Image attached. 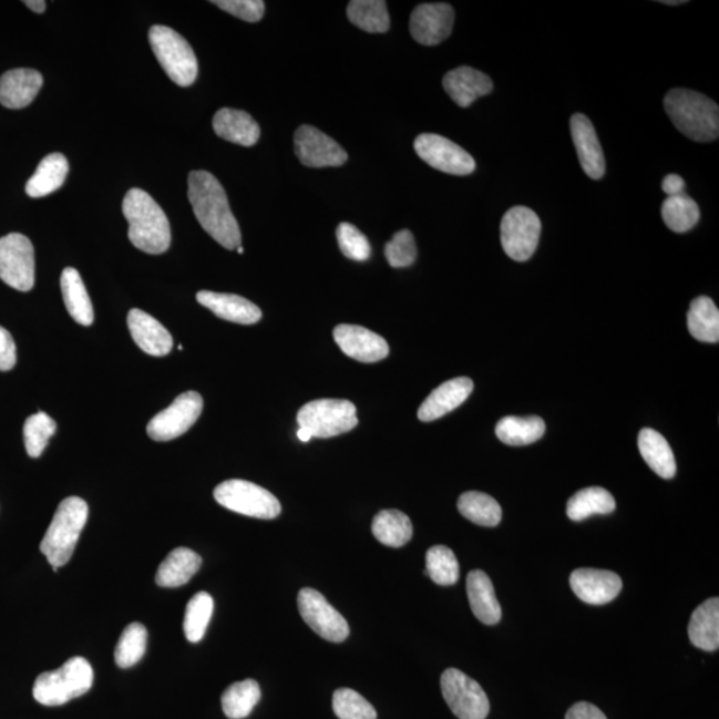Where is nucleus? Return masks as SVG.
Here are the masks:
<instances>
[{"instance_id": "25", "label": "nucleus", "mask_w": 719, "mask_h": 719, "mask_svg": "<svg viewBox=\"0 0 719 719\" xmlns=\"http://www.w3.org/2000/svg\"><path fill=\"white\" fill-rule=\"evenodd\" d=\"M466 593L473 615L485 625H496L503 610L490 576L483 571H472L466 577Z\"/></svg>"}, {"instance_id": "10", "label": "nucleus", "mask_w": 719, "mask_h": 719, "mask_svg": "<svg viewBox=\"0 0 719 719\" xmlns=\"http://www.w3.org/2000/svg\"><path fill=\"white\" fill-rule=\"evenodd\" d=\"M501 244L505 254L514 261L530 260L536 253L541 220L534 210L527 207H513L503 217L500 226Z\"/></svg>"}, {"instance_id": "14", "label": "nucleus", "mask_w": 719, "mask_h": 719, "mask_svg": "<svg viewBox=\"0 0 719 719\" xmlns=\"http://www.w3.org/2000/svg\"><path fill=\"white\" fill-rule=\"evenodd\" d=\"M298 605L302 619L311 626L316 635L329 643L346 641L349 636L348 623L321 593L311 588L301 589Z\"/></svg>"}, {"instance_id": "3", "label": "nucleus", "mask_w": 719, "mask_h": 719, "mask_svg": "<svg viewBox=\"0 0 719 719\" xmlns=\"http://www.w3.org/2000/svg\"><path fill=\"white\" fill-rule=\"evenodd\" d=\"M666 114L686 137L698 143L716 141L719 135V109L697 91L675 89L664 101Z\"/></svg>"}, {"instance_id": "6", "label": "nucleus", "mask_w": 719, "mask_h": 719, "mask_svg": "<svg viewBox=\"0 0 719 719\" xmlns=\"http://www.w3.org/2000/svg\"><path fill=\"white\" fill-rule=\"evenodd\" d=\"M148 37L151 48L171 81L181 88L194 84L199 65H197L195 52L186 39L166 25H154L151 28Z\"/></svg>"}, {"instance_id": "30", "label": "nucleus", "mask_w": 719, "mask_h": 719, "mask_svg": "<svg viewBox=\"0 0 719 719\" xmlns=\"http://www.w3.org/2000/svg\"><path fill=\"white\" fill-rule=\"evenodd\" d=\"M65 308L79 325L89 327L94 322V308L84 287L81 274L75 268H65L61 277Z\"/></svg>"}, {"instance_id": "42", "label": "nucleus", "mask_w": 719, "mask_h": 719, "mask_svg": "<svg viewBox=\"0 0 719 719\" xmlns=\"http://www.w3.org/2000/svg\"><path fill=\"white\" fill-rule=\"evenodd\" d=\"M147 637L146 626L138 623L130 624L123 630L115 649V662L119 668L129 669L141 661L146 653Z\"/></svg>"}, {"instance_id": "50", "label": "nucleus", "mask_w": 719, "mask_h": 719, "mask_svg": "<svg viewBox=\"0 0 719 719\" xmlns=\"http://www.w3.org/2000/svg\"><path fill=\"white\" fill-rule=\"evenodd\" d=\"M664 193L668 196L682 195L685 191V182L681 176L670 174L665 177L662 182Z\"/></svg>"}, {"instance_id": "22", "label": "nucleus", "mask_w": 719, "mask_h": 719, "mask_svg": "<svg viewBox=\"0 0 719 719\" xmlns=\"http://www.w3.org/2000/svg\"><path fill=\"white\" fill-rule=\"evenodd\" d=\"M473 381L468 378H458L444 382L428 396L419 409V419L431 422L443 418L454 411L470 398L473 391Z\"/></svg>"}, {"instance_id": "48", "label": "nucleus", "mask_w": 719, "mask_h": 719, "mask_svg": "<svg viewBox=\"0 0 719 719\" xmlns=\"http://www.w3.org/2000/svg\"><path fill=\"white\" fill-rule=\"evenodd\" d=\"M17 364V346L8 329L0 327V371H11Z\"/></svg>"}, {"instance_id": "27", "label": "nucleus", "mask_w": 719, "mask_h": 719, "mask_svg": "<svg viewBox=\"0 0 719 719\" xmlns=\"http://www.w3.org/2000/svg\"><path fill=\"white\" fill-rule=\"evenodd\" d=\"M202 557L188 547H176L168 554L156 573V584L162 588H179L201 569Z\"/></svg>"}, {"instance_id": "46", "label": "nucleus", "mask_w": 719, "mask_h": 719, "mask_svg": "<svg viewBox=\"0 0 719 719\" xmlns=\"http://www.w3.org/2000/svg\"><path fill=\"white\" fill-rule=\"evenodd\" d=\"M386 257L393 268L412 266L418 257V247L411 230L402 229L394 234L386 246Z\"/></svg>"}, {"instance_id": "16", "label": "nucleus", "mask_w": 719, "mask_h": 719, "mask_svg": "<svg viewBox=\"0 0 719 719\" xmlns=\"http://www.w3.org/2000/svg\"><path fill=\"white\" fill-rule=\"evenodd\" d=\"M454 10L448 3H424L412 12L409 30L422 45H436L452 34Z\"/></svg>"}, {"instance_id": "9", "label": "nucleus", "mask_w": 719, "mask_h": 719, "mask_svg": "<svg viewBox=\"0 0 719 719\" xmlns=\"http://www.w3.org/2000/svg\"><path fill=\"white\" fill-rule=\"evenodd\" d=\"M0 279L17 291L34 288L35 253L29 237L9 234L0 239Z\"/></svg>"}, {"instance_id": "35", "label": "nucleus", "mask_w": 719, "mask_h": 719, "mask_svg": "<svg viewBox=\"0 0 719 719\" xmlns=\"http://www.w3.org/2000/svg\"><path fill=\"white\" fill-rule=\"evenodd\" d=\"M688 327L692 338L702 342L719 341V311L708 296H699L691 301Z\"/></svg>"}, {"instance_id": "36", "label": "nucleus", "mask_w": 719, "mask_h": 719, "mask_svg": "<svg viewBox=\"0 0 719 719\" xmlns=\"http://www.w3.org/2000/svg\"><path fill=\"white\" fill-rule=\"evenodd\" d=\"M458 507L465 518L480 526H497L503 518V510L497 501L481 492L461 494Z\"/></svg>"}, {"instance_id": "13", "label": "nucleus", "mask_w": 719, "mask_h": 719, "mask_svg": "<svg viewBox=\"0 0 719 719\" xmlns=\"http://www.w3.org/2000/svg\"><path fill=\"white\" fill-rule=\"evenodd\" d=\"M202 411L203 398L199 393L194 391L182 393L173 404L148 422V436L161 443L181 438L201 418Z\"/></svg>"}, {"instance_id": "24", "label": "nucleus", "mask_w": 719, "mask_h": 719, "mask_svg": "<svg viewBox=\"0 0 719 719\" xmlns=\"http://www.w3.org/2000/svg\"><path fill=\"white\" fill-rule=\"evenodd\" d=\"M196 300L214 312L217 318L236 322V325H256L261 319L260 308L242 296L201 291Z\"/></svg>"}, {"instance_id": "40", "label": "nucleus", "mask_w": 719, "mask_h": 719, "mask_svg": "<svg viewBox=\"0 0 719 719\" xmlns=\"http://www.w3.org/2000/svg\"><path fill=\"white\" fill-rule=\"evenodd\" d=\"M427 576L434 584L451 586L459 582L460 566L456 556L450 547L444 545L432 546L427 552Z\"/></svg>"}, {"instance_id": "45", "label": "nucleus", "mask_w": 719, "mask_h": 719, "mask_svg": "<svg viewBox=\"0 0 719 719\" xmlns=\"http://www.w3.org/2000/svg\"><path fill=\"white\" fill-rule=\"evenodd\" d=\"M336 236H338L341 253L348 259L366 261L371 257V244H369L367 236L360 233V229L356 228L353 224L341 223L338 230H336Z\"/></svg>"}, {"instance_id": "4", "label": "nucleus", "mask_w": 719, "mask_h": 719, "mask_svg": "<svg viewBox=\"0 0 719 719\" xmlns=\"http://www.w3.org/2000/svg\"><path fill=\"white\" fill-rule=\"evenodd\" d=\"M88 518L89 505L81 497H68L59 504L41 543V552L54 572L71 559Z\"/></svg>"}, {"instance_id": "43", "label": "nucleus", "mask_w": 719, "mask_h": 719, "mask_svg": "<svg viewBox=\"0 0 719 719\" xmlns=\"http://www.w3.org/2000/svg\"><path fill=\"white\" fill-rule=\"evenodd\" d=\"M57 432V422L49 414L38 412L30 415L24 422V445L29 456L38 459L42 456L49 441Z\"/></svg>"}, {"instance_id": "31", "label": "nucleus", "mask_w": 719, "mask_h": 719, "mask_svg": "<svg viewBox=\"0 0 719 719\" xmlns=\"http://www.w3.org/2000/svg\"><path fill=\"white\" fill-rule=\"evenodd\" d=\"M70 171L69 162L62 154H51L39 163L35 174L25 184L30 197H43L63 186Z\"/></svg>"}, {"instance_id": "1", "label": "nucleus", "mask_w": 719, "mask_h": 719, "mask_svg": "<svg viewBox=\"0 0 719 719\" xmlns=\"http://www.w3.org/2000/svg\"><path fill=\"white\" fill-rule=\"evenodd\" d=\"M188 199L197 222L214 240L229 250L240 247L239 224L230 210L226 191L207 171H193L188 176Z\"/></svg>"}, {"instance_id": "38", "label": "nucleus", "mask_w": 719, "mask_h": 719, "mask_svg": "<svg viewBox=\"0 0 719 719\" xmlns=\"http://www.w3.org/2000/svg\"><path fill=\"white\" fill-rule=\"evenodd\" d=\"M349 21L361 30L380 34L391 25L384 0H353L348 4Z\"/></svg>"}, {"instance_id": "7", "label": "nucleus", "mask_w": 719, "mask_h": 719, "mask_svg": "<svg viewBox=\"0 0 719 719\" xmlns=\"http://www.w3.org/2000/svg\"><path fill=\"white\" fill-rule=\"evenodd\" d=\"M300 428L312 438L329 439L352 431L359 424L356 407L348 400L321 399L308 402L298 413Z\"/></svg>"}, {"instance_id": "21", "label": "nucleus", "mask_w": 719, "mask_h": 719, "mask_svg": "<svg viewBox=\"0 0 719 719\" xmlns=\"http://www.w3.org/2000/svg\"><path fill=\"white\" fill-rule=\"evenodd\" d=\"M127 325L132 339L137 347L151 356H166L174 347L173 336L163 327L160 321L141 311V309H131L127 318Z\"/></svg>"}, {"instance_id": "32", "label": "nucleus", "mask_w": 719, "mask_h": 719, "mask_svg": "<svg viewBox=\"0 0 719 719\" xmlns=\"http://www.w3.org/2000/svg\"><path fill=\"white\" fill-rule=\"evenodd\" d=\"M373 536L382 545L391 547L404 546L413 536L411 518L405 513L396 510L381 511L376 514L372 524Z\"/></svg>"}, {"instance_id": "34", "label": "nucleus", "mask_w": 719, "mask_h": 719, "mask_svg": "<svg viewBox=\"0 0 719 719\" xmlns=\"http://www.w3.org/2000/svg\"><path fill=\"white\" fill-rule=\"evenodd\" d=\"M616 510V500L604 487L592 486L579 491L569 500L566 506L567 517L572 521H583L593 514H609Z\"/></svg>"}, {"instance_id": "20", "label": "nucleus", "mask_w": 719, "mask_h": 719, "mask_svg": "<svg viewBox=\"0 0 719 719\" xmlns=\"http://www.w3.org/2000/svg\"><path fill=\"white\" fill-rule=\"evenodd\" d=\"M43 85L41 72L31 69H17L0 76V104L6 109L28 107L38 96Z\"/></svg>"}, {"instance_id": "41", "label": "nucleus", "mask_w": 719, "mask_h": 719, "mask_svg": "<svg viewBox=\"0 0 719 719\" xmlns=\"http://www.w3.org/2000/svg\"><path fill=\"white\" fill-rule=\"evenodd\" d=\"M214 613V598L206 592L197 593L189 599L184 617V635L189 643L202 641L206 635L210 617Z\"/></svg>"}, {"instance_id": "23", "label": "nucleus", "mask_w": 719, "mask_h": 719, "mask_svg": "<svg viewBox=\"0 0 719 719\" xmlns=\"http://www.w3.org/2000/svg\"><path fill=\"white\" fill-rule=\"evenodd\" d=\"M444 90L460 107H470L479 97L490 95L493 90L492 79L472 68L454 69L443 79Z\"/></svg>"}, {"instance_id": "51", "label": "nucleus", "mask_w": 719, "mask_h": 719, "mask_svg": "<svg viewBox=\"0 0 719 719\" xmlns=\"http://www.w3.org/2000/svg\"><path fill=\"white\" fill-rule=\"evenodd\" d=\"M24 4L28 6L30 10L37 12V14H42L45 10L44 0H28Z\"/></svg>"}, {"instance_id": "19", "label": "nucleus", "mask_w": 719, "mask_h": 719, "mask_svg": "<svg viewBox=\"0 0 719 719\" xmlns=\"http://www.w3.org/2000/svg\"><path fill=\"white\" fill-rule=\"evenodd\" d=\"M571 130L574 147H576L584 173L592 179H602L606 168L605 156L589 117L574 114L571 119Z\"/></svg>"}, {"instance_id": "54", "label": "nucleus", "mask_w": 719, "mask_h": 719, "mask_svg": "<svg viewBox=\"0 0 719 719\" xmlns=\"http://www.w3.org/2000/svg\"><path fill=\"white\" fill-rule=\"evenodd\" d=\"M237 253H239L240 255H243V254H244V248H243V247L237 248Z\"/></svg>"}, {"instance_id": "15", "label": "nucleus", "mask_w": 719, "mask_h": 719, "mask_svg": "<svg viewBox=\"0 0 719 719\" xmlns=\"http://www.w3.org/2000/svg\"><path fill=\"white\" fill-rule=\"evenodd\" d=\"M295 153L301 164L311 168L340 167L348 161L340 144L312 125H301L295 132Z\"/></svg>"}, {"instance_id": "47", "label": "nucleus", "mask_w": 719, "mask_h": 719, "mask_svg": "<svg viewBox=\"0 0 719 719\" xmlns=\"http://www.w3.org/2000/svg\"><path fill=\"white\" fill-rule=\"evenodd\" d=\"M213 3L228 14L249 23L261 21L266 12V3L261 0H215Z\"/></svg>"}, {"instance_id": "5", "label": "nucleus", "mask_w": 719, "mask_h": 719, "mask_svg": "<svg viewBox=\"0 0 719 719\" xmlns=\"http://www.w3.org/2000/svg\"><path fill=\"white\" fill-rule=\"evenodd\" d=\"M94 684V670L83 657H72L62 668L37 678L32 695L39 703L59 706L84 696Z\"/></svg>"}, {"instance_id": "33", "label": "nucleus", "mask_w": 719, "mask_h": 719, "mask_svg": "<svg viewBox=\"0 0 719 719\" xmlns=\"http://www.w3.org/2000/svg\"><path fill=\"white\" fill-rule=\"evenodd\" d=\"M545 422L537 415L531 418H507L497 422L496 434L501 443L512 446H523L536 443L545 433Z\"/></svg>"}, {"instance_id": "11", "label": "nucleus", "mask_w": 719, "mask_h": 719, "mask_svg": "<svg viewBox=\"0 0 719 719\" xmlns=\"http://www.w3.org/2000/svg\"><path fill=\"white\" fill-rule=\"evenodd\" d=\"M441 691L453 715L460 719H485L490 715V699L484 689L459 669L443 672Z\"/></svg>"}, {"instance_id": "26", "label": "nucleus", "mask_w": 719, "mask_h": 719, "mask_svg": "<svg viewBox=\"0 0 719 719\" xmlns=\"http://www.w3.org/2000/svg\"><path fill=\"white\" fill-rule=\"evenodd\" d=\"M214 130L216 135L224 141L239 144L244 147H253L259 141L260 127L255 119L247 112L222 109L214 116Z\"/></svg>"}, {"instance_id": "53", "label": "nucleus", "mask_w": 719, "mask_h": 719, "mask_svg": "<svg viewBox=\"0 0 719 719\" xmlns=\"http://www.w3.org/2000/svg\"><path fill=\"white\" fill-rule=\"evenodd\" d=\"M684 3H686L685 0H677V2H671V0H669V2H665V0H664V2H662V4H668V6H678V4H684Z\"/></svg>"}, {"instance_id": "8", "label": "nucleus", "mask_w": 719, "mask_h": 719, "mask_svg": "<svg viewBox=\"0 0 719 719\" xmlns=\"http://www.w3.org/2000/svg\"><path fill=\"white\" fill-rule=\"evenodd\" d=\"M214 497L227 510L244 516L274 520L281 513V505L273 493L244 480H228L216 486Z\"/></svg>"}, {"instance_id": "28", "label": "nucleus", "mask_w": 719, "mask_h": 719, "mask_svg": "<svg viewBox=\"0 0 719 719\" xmlns=\"http://www.w3.org/2000/svg\"><path fill=\"white\" fill-rule=\"evenodd\" d=\"M638 450L646 464L659 477L669 480L676 476L677 465L675 454L661 433L655 429L645 428L638 434Z\"/></svg>"}, {"instance_id": "17", "label": "nucleus", "mask_w": 719, "mask_h": 719, "mask_svg": "<svg viewBox=\"0 0 719 719\" xmlns=\"http://www.w3.org/2000/svg\"><path fill=\"white\" fill-rule=\"evenodd\" d=\"M333 338L348 358L360 362H378L389 355L386 339L364 327L338 326L335 328Z\"/></svg>"}, {"instance_id": "52", "label": "nucleus", "mask_w": 719, "mask_h": 719, "mask_svg": "<svg viewBox=\"0 0 719 719\" xmlns=\"http://www.w3.org/2000/svg\"><path fill=\"white\" fill-rule=\"evenodd\" d=\"M298 438L302 443H308L309 440L312 439V434L307 431L305 428H300L298 431Z\"/></svg>"}, {"instance_id": "2", "label": "nucleus", "mask_w": 719, "mask_h": 719, "mask_svg": "<svg viewBox=\"0 0 719 719\" xmlns=\"http://www.w3.org/2000/svg\"><path fill=\"white\" fill-rule=\"evenodd\" d=\"M123 214L130 224L132 246L150 255H162L171 246L166 214L146 191L132 188L123 201Z\"/></svg>"}, {"instance_id": "49", "label": "nucleus", "mask_w": 719, "mask_h": 719, "mask_svg": "<svg viewBox=\"0 0 719 719\" xmlns=\"http://www.w3.org/2000/svg\"><path fill=\"white\" fill-rule=\"evenodd\" d=\"M565 719H608L597 706L589 702L573 705Z\"/></svg>"}, {"instance_id": "18", "label": "nucleus", "mask_w": 719, "mask_h": 719, "mask_svg": "<svg viewBox=\"0 0 719 719\" xmlns=\"http://www.w3.org/2000/svg\"><path fill=\"white\" fill-rule=\"evenodd\" d=\"M574 595L589 605H605L615 599L623 589L618 574L599 569H577L572 573Z\"/></svg>"}, {"instance_id": "44", "label": "nucleus", "mask_w": 719, "mask_h": 719, "mask_svg": "<svg viewBox=\"0 0 719 719\" xmlns=\"http://www.w3.org/2000/svg\"><path fill=\"white\" fill-rule=\"evenodd\" d=\"M333 711L340 719H376L371 702L352 689H338L333 695Z\"/></svg>"}, {"instance_id": "37", "label": "nucleus", "mask_w": 719, "mask_h": 719, "mask_svg": "<svg viewBox=\"0 0 719 719\" xmlns=\"http://www.w3.org/2000/svg\"><path fill=\"white\" fill-rule=\"evenodd\" d=\"M260 698V686L255 679H246V681L230 685L222 696L224 715L230 719L247 718L255 706L259 703Z\"/></svg>"}, {"instance_id": "29", "label": "nucleus", "mask_w": 719, "mask_h": 719, "mask_svg": "<svg viewBox=\"0 0 719 719\" xmlns=\"http://www.w3.org/2000/svg\"><path fill=\"white\" fill-rule=\"evenodd\" d=\"M692 645L705 651H716L719 646V599L710 598L692 613L689 624Z\"/></svg>"}, {"instance_id": "39", "label": "nucleus", "mask_w": 719, "mask_h": 719, "mask_svg": "<svg viewBox=\"0 0 719 719\" xmlns=\"http://www.w3.org/2000/svg\"><path fill=\"white\" fill-rule=\"evenodd\" d=\"M661 214L666 226L677 234L695 228L701 216L698 204L686 194L669 196L662 204Z\"/></svg>"}, {"instance_id": "12", "label": "nucleus", "mask_w": 719, "mask_h": 719, "mask_svg": "<svg viewBox=\"0 0 719 719\" xmlns=\"http://www.w3.org/2000/svg\"><path fill=\"white\" fill-rule=\"evenodd\" d=\"M414 150L422 161L441 173L465 176L476 170L473 157L444 136L422 134L415 138Z\"/></svg>"}]
</instances>
